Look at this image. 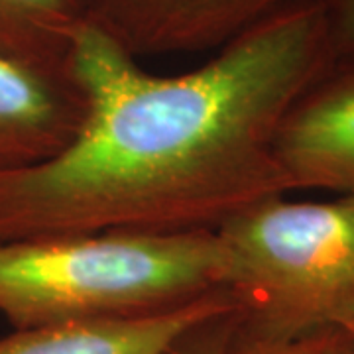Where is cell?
<instances>
[{"label":"cell","mask_w":354,"mask_h":354,"mask_svg":"<svg viewBox=\"0 0 354 354\" xmlns=\"http://www.w3.org/2000/svg\"><path fill=\"white\" fill-rule=\"evenodd\" d=\"M304 0H87L88 22L136 59L218 50L266 16Z\"/></svg>","instance_id":"277c9868"},{"label":"cell","mask_w":354,"mask_h":354,"mask_svg":"<svg viewBox=\"0 0 354 354\" xmlns=\"http://www.w3.org/2000/svg\"><path fill=\"white\" fill-rule=\"evenodd\" d=\"M333 62L354 55V0H325Z\"/></svg>","instance_id":"8fae6325"},{"label":"cell","mask_w":354,"mask_h":354,"mask_svg":"<svg viewBox=\"0 0 354 354\" xmlns=\"http://www.w3.org/2000/svg\"><path fill=\"white\" fill-rule=\"evenodd\" d=\"M228 354H351V351L333 325L295 335H268L242 327L239 315Z\"/></svg>","instance_id":"9c48e42d"},{"label":"cell","mask_w":354,"mask_h":354,"mask_svg":"<svg viewBox=\"0 0 354 354\" xmlns=\"http://www.w3.org/2000/svg\"><path fill=\"white\" fill-rule=\"evenodd\" d=\"M87 20V0H0V51L71 77V50Z\"/></svg>","instance_id":"ba28073f"},{"label":"cell","mask_w":354,"mask_h":354,"mask_svg":"<svg viewBox=\"0 0 354 354\" xmlns=\"http://www.w3.org/2000/svg\"><path fill=\"white\" fill-rule=\"evenodd\" d=\"M85 114L67 75L0 51V169L39 164L62 152Z\"/></svg>","instance_id":"8992f818"},{"label":"cell","mask_w":354,"mask_h":354,"mask_svg":"<svg viewBox=\"0 0 354 354\" xmlns=\"http://www.w3.org/2000/svg\"><path fill=\"white\" fill-rule=\"evenodd\" d=\"M330 64L325 0L266 16L177 75L142 69L87 20L69 57L83 120L50 160L0 169V241L215 230L286 195L279 124Z\"/></svg>","instance_id":"6da1fadb"},{"label":"cell","mask_w":354,"mask_h":354,"mask_svg":"<svg viewBox=\"0 0 354 354\" xmlns=\"http://www.w3.org/2000/svg\"><path fill=\"white\" fill-rule=\"evenodd\" d=\"M215 230H102L0 241V315L12 329L134 319L225 290Z\"/></svg>","instance_id":"7a4b0ae2"},{"label":"cell","mask_w":354,"mask_h":354,"mask_svg":"<svg viewBox=\"0 0 354 354\" xmlns=\"http://www.w3.org/2000/svg\"><path fill=\"white\" fill-rule=\"evenodd\" d=\"M330 325L341 333L351 354H354V304L348 305L346 309H342L341 313L333 319Z\"/></svg>","instance_id":"7c38bea8"},{"label":"cell","mask_w":354,"mask_h":354,"mask_svg":"<svg viewBox=\"0 0 354 354\" xmlns=\"http://www.w3.org/2000/svg\"><path fill=\"white\" fill-rule=\"evenodd\" d=\"M236 323V307L207 317L185 330L165 354H228V344Z\"/></svg>","instance_id":"30bf717a"},{"label":"cell","mask_w":354,"mask_h":354,"mask_svg":"<svg viewBox=\"0 0 354 354\" xmlns=\"http://www.w3.org/2000/svg\"><path fill=\"white\" fill-rule=\"evenodd\" d=\"M276 158L291 191L354 193V55L333 62L293 102Z\"/></svg>","instance_id":"5b68a950"},{"label":"cell","mask_w":354,"mask_h":354,"mask_svg":"<svg viewBox=\"0 0 354 354\" xmlns=\"http://www.w3.org/2000/svg\"><path fill=\"white\" fill-rule=\"evenodd\" d=\"M215 234L223 286L246 329L295 335L330 325L354 304V193L330 201L268 197Z\"/></svg>","instance_id":"3957f363"},{"label":"cell","mask_w":354,"mask_h":354,"mask_svg":"<svg viewBox=\"0 0 354 354\" xmlns=\"http://www.w3.org/2000/svg\"><path fill=\"white\" fill-rule=\"evenodd\" d=\"M232 307V295L216 290L156 315L14 329L0 339V354H165L195 323Z\"/></svg>","instance_id":"52a82bcc"}]
</instances>
